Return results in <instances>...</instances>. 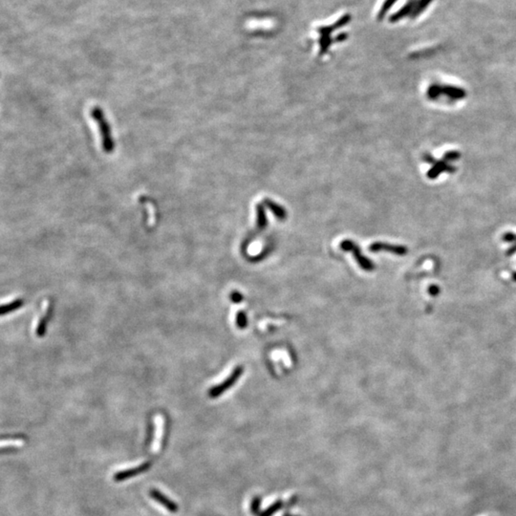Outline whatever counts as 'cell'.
<instances>
[{"label":"cell","instance_id":"obj_1","mask_svg":"<svg viewBox=\"0 0 516 516\" xmlns=\"http://www.w3.org/2000/svg\"><path fill=\"white\" fill-rule=\"evenodd\" d=\"M90 116L99 128L103 151L107 154L112 153L116 148V144L112 136V131L109 122L107 121L103 109L99 106L93 107L90 110Z\"/></svg>","mask_w":516,"mask_h":516},{"label":"cell","instance_id":"obj_2","mask_svg":"<svg viewBox=\"0 0 516 516\" xmlns=\"http://www.w3.org/2000/svg\"><path fill=\"white\" fill-rule=\"evenodd\" d=\"M427 97L430 100H438L440 97H447L452 101H458L466 98V91L457 86L433 84L427 90Z\"/></svg>","mask_w":516,"mask_h":516},{"label":"cell","instance_id":"obj_3","mask_svg":"<svg viewBox=\"0 0 516 516\" xmlns=\"http://www.w3.org/2000/svg\"><path fill=\"white\" fill-rule=\"evenodd\" d=\"M243 372H244V368L242 366H237L236 368H234L232 373L224 381H222V382L218 383L216 385L212 386L209 389V391H208L209 397L212 398V399L218 398L223 393H225L227 390L231 388L238 381V379L240 378Z\"/></svg>","mask_w":516,"mask_h":516},{"label":"cell","instance_id":"obj_4","mask_svg":"<svg viewBox=\"0 0 516 516\" xmlns=\"http://www.w3.org/2000/svg\"><path fill=\"white\" fill-rule=\"evenodd\" d=\"M341 249L345 252H351L355 257V261L358 264V266L367 272H372L375 269V265L369 259L365 257L359 250V248L356 246L353 241L344 240L341 243Z\"/></svg>","mask_w":516,"mask_h":516},{"label":"cell","instance_id":"obj_5","mask_svg":"<svg viewBox=\"0 0 516 516\" xmlns=\"http://www.w3.org/2000/svg\"><path fill=\"white\" fill-rule=\"evenodd\" d=\"M369 250H370V252H391V253H394V254H397V255H404V254H406L408 252L407 248L404 247V246L392 245V244L381 243V242L373 243L370 246Z\"/></svg>","mask_w":516,"mask_h":516},{"label":"cell","instance_id":"obj_6","mask_svg":"<svg viewBox=\"0 0 516 516\" xmlns=\"http://www.w3.org/2000/svg\"><path fill=\"white\" fill-rule=\"evenodd\" d=\"M49 314H50V302H49V300H44L43 305H42V312L39 315V318L35 324V335L37 337L44 336L46 324L49 319Z\"/></svg>","mask_w":516,"mask_h":516},{"label":"cell","instance_id":"obj_7","mask_svg":"<svg viewBox=\"0 0 516 516\" xmlns=\"http://www.w3.org/2000/svg\"><path fill=\"white\" fill-rule=\"evenodd\" d=\"M149 495L154 499L156 500L158 503H160L161 505H163L169 512H171L172 514H175L178 512V506L175 504L174 502H172V500L170 498H168L167 496H165L163 493H160L159 491L157 490H151L149 492Z\"/></svg>","mask_w":516,"mask_h":516},{"label":"cell","instance_id":"obj_8","mask_svg":"<svg viewBox=\"0 0 516 516\" xmlns=\"http://www.w3.org/2000/svg\"><path fill=\"white\" fill-rule=\"evenodd\" d=\"M449 161H447L445 157L443 158V160L439 161V162H436L435 165L428 171L427 172V177L429 179H435L437 178L441 173L443 172H454V168L449 166L447 163Z\"/></svg>","mask_w":516,"mask_h":516},{"label":"cell","instance_id":"obj_9","mask_svg":"<svg viewBox=\"0 0 516 516\" xmlns=\"http://www.w3.org/2000/svg\"><path fill=\"white\" fill-rule=\"evenodd\" d=\"M149 463H146V464H143L142 466L137 467V468H133V469H130V470H126L125 471H121V472H118L117 474L114 475L115 481H124L126 480L128 478H131L133 476H136L138 474L146 471L149 468Z\"/></svg>","mask_w":516,"mask_h":516},{"label":"cell","instance_id":"obj_10","mask_svg":"<svg viewBox=\"0 0 516 516\" xmlns=\"http://www.w3.org/2000/svg\"><path fill=\"white\" fill-rule=\"evenodd\" d=\"M416 3H417V0H410V1H408L403 7H401L399 11H397L396 13H394L390 17V21L391 22H396V21L401 20V18H403L406 15H410L412 13L414 8H415Z\"/></svg>","mask_w":516,"mask_h":516},{"label":"cell","instance_id":"obj_11","mask_svg":"<svg viewBox=\"0 0 516 516\" xmlns=\"http://www.w3.org/2000/svg\"><path fill=\"white\" fill-rule=\"evenodd\" d=\"M22 305L23 300L21 298H13L6 303H3L1 307V315L5 316L7 314H10L13 311L19 309Z\"/></svg>","mask_w":516,"mask_h":516},{"label":"cell","instance_id":"obj_12","mask_svg":"<svg viewBox=\"0 0 516 516\" xmlns=\"http://www.w3.org/2000/svg\"><path fill=\"white\" fill-rule=\"evenodd\" d=\"M264 202H265V204L267 205V206L272 210V212L275 214L277 219L284 220L286 218V210L282 206L277 205L276 203L273 202L270 199H266Z\"/></svg>","mask_w":516,"mask_h":516},{"label":"cell","instance_id":"obj_13","mask_svg":"<svg viewBox=\"0 0 516 516\" xmlns=\"http://www.w3.org/2000/svg\"><path fill=\"white\" fill-rule=\"evenodd\" d=\"M433 0H417V3L415 5V8L413 10L412 13L410 14V17L411 18H416L420 14H422L425 11V9L430 5V3Z\"/></svg>","mask_w":516,"mask_h":516},{"label":"cell","instance_id":"obj_14","mask_svg":"<svg viewBox=\"0 0 516 516\" xmlns=\"http://www.w3.org/2000/svg\"><path fill=\"white\" fill-rule=\"evenodd\" d=\"M267 226V218L265 214L263 206L261 205L257 206V227L260 229H263Z\"/></svg>","mask_w":516,"mask_h":516},{"label":"cell","instance_id":"obj_15","mask_svg":"<svg viewBox=\"0 0 516 516\" xmlns=\"http://www.w3.org/2000/svg\"><path fill=\"white\" fill-rule=\"evenodd\" d=\"M236 326L239 329H245L248 326V319L245 312H239L236 315Z\"/></svg>","mask_w":516,"mask_h":516},{"label":"cell","instance_id":"obj_16","mask_svg":"<svg viewBox=\"0 0 516 516\" xmlns=\"http://www.w3.org/2000/svg\"><path fill=\"white\" fill-rule=\"evenodd\" d=\"M396 1H398V0H385L384 1V3L382 4L379 12H378V17L379 19H381L387 13V11H389L390 8H392V6L395 4Z\"/></svg>","mask_w":516,"mask_h":516},{"label":"cell","instance_id":"obj_17","mask_svg":"<svg viewBox=\"0 0 516 516\" xmlns=\"http://www.w3.org/2000/svg\"><path fill=\"white\" fill-rule=\"evenodd\" d=\"M502 239L509 243H516V234L514 232H506L504 233Z\"/></svg>","mask_w":516,"mask_h":516},{"label":"cell","instance_id":"obj_18","mask_svg":"<svg viewBox=\"0 0 516 516\" xmlns=\"http://www.w3.org/2000/svg\"><path fill=\"white\" fill-rule=\"evenodd\" d=\"M230 299L233 303L237 304V303H240L241 301L243 300V296L239 292H232L230 295Z\"/></svg>","mask_w":516,"mask_h":516},{"label":"cell","instance_id":"obj_19","mask_svg":"<svg viewBox=\"0 0 516 516\" xmlns=\"http://www.w3.org/2000/svg\"><path fill=\"white\" fill-rule=\"evenodd\" d=\"M440 292H441V290H440V288H439L438 285H431V286L428 288V293L432 297H438Z\"/></svg>","mask_w":516,"mask_h":516},{"label":"cell","instance_id":"obj_20","mask_svg":"<svg viewBox=\"0 0 516 516\" xmlns=\"http://www.w3.org/2000/svg\"><path fill=\"white\" fill-rule=\"evenodd\" d=\"M513 280L516 282V272H515V273L513 274Z\"/></svg>","mask_w":516,"mask_h":516}]
</instances>
